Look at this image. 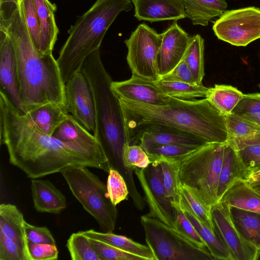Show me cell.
Instances as JSON below:
<instances>
[{"label": "cell", "instance_id": "1", "mask_svg": "<svg viewBox=\"0 0 260 260\" xmlns=\"http://www.w3.org/2000/svg\"><path fill=\"white\" fill-rule=\"evenodd\" d=\"M0 140L10 163L30 179L60 172L69 167L110 170L108 160L75 145L63 143L31 125L0 90Z\"/></svg>", "mask_w": 260, "mask_h": 260}, {"label": "cell", "instance_id": "2", "mask_svg": "<svg viewBox=\"0 0 260 260\" xmlns=\"http://www.w3.org/2000/svg\"><path fill=\"white\" fill-rule=\"evenodd\" d=\"M0 27L6 30L13 46L22 114L48 103L67 105L65 83L57 61L52 53L42 54L35 47L22 1L10 20L0 22Z\"/></svg>", "mask_w": 260, "mask_h": 260}, {"label": "cell", "instance_id": "3", "mask_svg": "<svg viewBox=\"0 0 260 260\" xmlns=\"http://www.w3.org/2000/svg\"><path fill=\"white\" fill-rule=\"evenodd\" d=\"M81 70L87 77L93 94L95 110L94 136L108 158L110 168L118 171L127 185L133 204L141 205L144 198L137 188L133 169L127 167L124 151L129 145L118 96L113 90L112 78L102 61L100 49L85 60Z\"/></svg>", "mask_w": 260, "mask_h": 260}, {"label": "cell", "instance_id": "4", "mask_svg": "<svg viewBox=\"0 0 260 260\" xmlns=\"http://www.w3.org/2000/svg\"><path fill=\"white\" fill-rule=\"evenodd\" d=\"M119 100L128 137L143 127L159 125L191 133L207 143L228 140L225 116L206 98L185 100L170 96L169 104L161 106Z\"/></svg>", "mask_w": 260, "mask_h": 260}, {"label": "cell", "instance_id": "5", "mask_svg": "<svg viewBox=\"0 0 260 260\" xmlns=\"http://www.w3.org/2000/svg\"><path fill=\"white\" fill-rule=\"evenodd\" d=\"M133 8L131 0H96L68 30L69 36L57 59L63 81L81 69L84 61L100 49L109 27L122 11Z\"/></svg>", "mask_w": 260, "mask_h": 260}, {"label": "cell", "instance_id": "6", "mask_svg": "<svg viewBox=\"0 0 260 260\" xmlns=\"http://www.w3.org/2000/svg\"><path fill=\"white\" fill-rule=\"evenodd\" d=\"M60 173L73 195L95 219L101 229L104 232H113L118 210L107 196L106 185L86 167H69Z\"/></svg>", "mask_w": 260, "mask_h": 260}, {"label": "cell", "instance_id": "7", "mask_svg": "<svg viewBox=\"0 0 260 260\" xmlns=\"http://www.w3.org/2000/svg\"><path fill=\"white\" fill-rule=\"evenodd\" d=\"M224 143H208L187 156L180 163L181 184L190 188L207 206L218 202L219 173Z\"/></svg>", "mask_w": 260, "mask_h": 260}, {"label": "cell", "instance_id": "8", "mask_svg": "<svg viewBox=\"0 0 260 260\" xmlns=\"http://www.w3.org/2000/svg\"><path fill=\"white\" fill-rule=\"evenodd\" d=\"M147 245L155 260H213L207 249L199 248L175 229L146 214L141 217Z\"/></svg>", "mask_w": 260, "mask_h": 260}, {"label": "cell", "instance_id": "9", "mask_svg": "<svg viewBox=\"0 0 260 260\" xmlns=\"http://www.w3.org/2000/svg\"><path fill=\"white\" fill-rule=\"evenodd\" d=\"M161 40V34L142 23L125 40L127 62L132 75L151 81L160 79L157 58Z\"/></svg>", "mask_w": 260, "mask_h": 260}, {"label": "cell", "instance_id": "10", "mask_svg": "<svg viewBox=\"0 0 260 260\" xmlns=\"http://www.w3.org/2000/svg\"><path fill=\"white\" fill-rule=\"evenodd\" d=\"M212 28L219 40L236 46H246L260 39V8L225 10Z\"/></svg>", "mask_w": 260, "mask_h": 260}, {"label": "cell", "instance_id": "11", "mask_svg": "<svg viewBox=\"0 0 260 260\" xmlns=\"http://www.w3.org/2000/svg\"><path fill=\"white\" fill-rule=\"evenodd\" d=\"M144 194L149 217L156 218L174 229L176 209L166 197L162 173L158 161H152L148 167L134 170Z\"/></svg>", "mask_w": 260, "mask_h": 260}, {"label": "cell", "instance_id": "12", "mask_svg": "<svg viewBox=\"0 0 260 260\" xmlns=\"http://www.w3.org/2000/svg\"><path fill=\"white\" fill-rule=\"evenodd\" d=\"M215 232L232 254L234 260H256L260 249L247 241L235 226L231 214L230 206L219 201L211 207Z\"/></svg>", "mask_w": 260, "mask_h": 260}, {"label": "cell", "instance_id": "13", "mask_svg": "<svg viewBox=\"0 0 260 260\" xmlns=\"http://www.w3.org/2000/svg\"><path fill=\"white\" fill-rule=\"evenodd\" d=\"M69 113L90 132L95 129V110L90 83L81 70L65 83Z\"/></svg>", "mask_w": 260, "mask_h": 260}, {"label": "cell", "instance_id": "14", "mask_svg": "<svg viewBox=\"0 0 260 260\" xmlns=\"http://www.w3.org/2000/svg\"><path fill=\"white\" fill-rule=\"evenodd\" d=\"M157 58L160 78L170 72L183 59L191 37L174 22L162 34Z\"/></svg>", "mask_w": 260, "mask_h": 260}, {"label": "cell", "instance_id": "15", "mask_svg": "<svg viewBox=\"0 0 260 260\" xmlns=\"http://www.w3.org/2000/svg\"><path fill=\"white\" fill-rule=\"evenodd\" d=\"M111 87L119 98L126 100L155 106L169 104L170 96L165 94L154 81L132 75L126 80L112 81Z\"/></svg>", "mask_w": 260, "mask_h": 260}, {"label": "cell", "instance_id": "16", "mask_svg": "<svg viewBox=\"0 0 260 260\" xmlns=\"http://www.w3.org/2000/svg\"><path fill=\"white\" fill-rule=\"evenodd\" d=\"M1 89L22 114L19 96L15 52L11 40L6 30L0 27Z\"/></svg>", "mask_w": 260, "mask_h": 260}, {"label": "cell", "instance_id": "17", "mask_svg": "<svg viewBox=\"0 0 260 260\" xmlns=\"http://www.w3.org/2000/svg\"><path fill=\"white\" fill-rule=\"evenodd\" d=\"M135 17L150 22L186 18L182 0H135Z\"/></svg>", "mask_w": 260, "mask_h": 260}, {"label": "cell", "instance_id": "18", "mask_svg": "<svg viewBox=\"0 0 260 260\" xmlns=\"http://www.w3.org/2000/svg\"><path fill=\"white\" fill-rule=\"evenodd\" d=\"M52 136L63 143L75 145L98 156L107 158L95 136L70 114L56 128Z\"/></svg>", "mask_w": 260, "mask_h": 260}, {"label": "cell", "instance_id": "19", "mask_svg": "<svg viewBox=\"0 0 260 260\" xmlns=\"http://www.w3.org/2000/svg\"><path fill=\"white\" fill-rule=\"evenodd\" d=\"M30 187L34 206L38 212L56 214L67 207L66 197L50 181L32 179Z\"/></svg>", "mask_w": 260, "mask_h": 260}, {"label": "cell", "instance_id": "20", "mask_svg": "<svg viewBox=\"0 0 260 260\" xmlns=\"http://www.w3.org/2000/svg\"><path fill=\"white\" fill-rule=\"evenodd\" d=\"M26 222L23 214L15 205L1 204L0 232L19 245L31 258L26 235Z\"/></svg>", "mask_w": 260, "mask_h": 260}, {"label": "cell", "instance_id": "21", "mask_svg": "<svg viewBox=\"0 0 260 260\" xmlns=\"http://www.w3.org/2000/svg\"><path fill=\"white\" fill-rule=\"evenodd\" d=\"M69 115L67 105L48 103L38 107L24 115L31 125L44 134L52 136Z\"/></svg>", "mask_w": 260, "mask_h": 260}, {"label": "cell", "instance_id": "22", "mask_svg": "<svg viewBox=\"0 0 260 260\" xmlns=\"http://www.w3.org/2000/svg\"><path fill=\"white\" fill-rule=\"evenodd\" d=\"M40 25V48L42 54L52 53L57 39L58 28L54 13L56 10L55 4L49 0H34Z\"/></svg>", "mask_w": 260, "mask_h": 260}, {"label": "cell", "instance_id": "23", "mask_svg": "<svg viewBox=\"0 0 260 260\" xmlns=\"http://www.w3.org/2000/svg\"><path fill=\"white\" fill-rule=\"evenodd\" d=\"M246 170L237 150L229 142L224 143L219 173L217 196L218 202L231 185L238 179L244 180Z\"/></svg>", "mask_w": 260, "mask_h": 260}, {"label": "cell", "instance_id": "24", "mask_svg": "<svg viewBox=\"0 0 260 260\" xmlns=\"http://www.w3.org/2000/svg\"><path fill=\"white\" fill-rule=\"evenodd\" d=\"M219 201L230 206L260 213V192L241 179H237L231 185Z\"/></svg>", "mask_w": 260, "mask_h": 260}, {"label": "cell", "instance_id": "25", "mask_svg": "<svg viewBox=\"0 0 260 260\" xmlns=\"http://www.w3.org/2000/svg\"><path fill=\"white\" fill-rule=\"evenodd\" d=\"M186 17L193 25L207 26L220 16L228 7L225 0H182Z\"/></svg>", "mask_w": 260, "mask_h": 260}, {"label": "cell", "instance_id": "26", "mask_svg": "<svg viewBox=\"0 0 260 260\" xmlns=\"http://www.w3.org/2000/svg\"><path fill=\"white\" fill-rule=\"evenodd\" d=\"M87 237L98 240L127 252L138 255L143 260H155L150 248L122 235L112 232H99L93 229L81 231Z\"/></svg>", "mask_w": 260, "mask_h": 260}, {"label": "cell", "instance_id": "27", "mask_svg": "<svg viewBox=\"0 0 260 260\" xmlns=\"http://www.w3.org/2000/svg\"><path fill=\"white\" fill-rule=\"evenodd\" d=\"M230 212L233 221L241 235L260 249V213L233 206H230Z\"/></svg>", "mask_w": 260, "mask_h": 260}, {"label": "cell", "instance_id": "28", "mask_svg": "<svg viewBox=\"0 0 260 260\" xmlns=\"http://www.w3.org/2000/svg\"><path fill=\"white\" fill-rule=\"evenodd\" d=\"M180 205L205 242L208 251L214 259L234 260L230 251L217 234L200 221L188 210L182 207L180 203Z\"/></svg>", "mask_w": 260, "mask_h": 260}, {"label": "cell", "instance_id": "29", "mask_svg": "<svg viewBox=\"0 0 260 260\" xmlns=\"http://www.w3.org/2000/svg\"><path fill=\"white\" fill-rule=\"evenodd\" d=\"M243 93L236 87L228 85L215 84L210 87L205 98L224 116L230 114Z\"/></svg>", "mask_w": 260, "mask_h": 260}, {"label": "cell", "instance_id": "30", "mask_svg": "<svg viewBox=\"0 0 260 260\" xmlns=\"http://www.w3.org/2000/svg\"><path fill=\"white\" fill-rule=\"evenodd\" d=\"M202 146L194 145L167 144L151 146L143 149L152 162L169 161L180 162L187 156Z\"/></svg>", "mask_w": 260, "mask_h": 260}, {"label": "cell", "instance_id": "31", "mask_svg": "<svg viewBox=\"0 0 260 260\" xmlns=\"http://www.w3.org/2000/svg\"><path fill=\"white\" fill-rule=\"evenodd\" d=\"M159 88L166 94L185 100L206 98L210 88L201 85L170 81L160 79L154 81Z\"/></svg>", "mask_w": 260, "mask_h": 260}, {"label": "cell", "instance_id": "32", "mask_svg": "<svg viewBox=\"0 0 260 260\" xmlns=\"http://www.w3.org/2000/svg\"><path fill=\"white\" fill-rule=\"evenodd\" d=\"M180 205L188 210L200 221L215 232L211 209L190 188L181 184Z\"/></svg>", "mask_w": 260, "mask_h": 260}, {"label": "cell", "instance_id": "33", "mask_svg": "<svg viewBox=\"0 0 260 260\" xmlns=\"http://www.w3.org/2000/svg\"><path fill=\"white\" fill-rule=\"evenodd\" d=\"M204 40L199 34L191 37L183 59L197 83L202 84L204 73Z\"/></svg>", "mask_w": 260, "mask_h": 260}, {"label": "cell", "instance_id": "34", "mask_svg": "<svg viewBox=\"0 0 260 260\" xmlns=\"http://www.w3.org/2000/svg\"><path fill=\"white\" fill-rule=\"evenodd\" d=\"M160 165L166 197L172 204L180 202L181 182L179 175L180 163L169 161H158Z\"/></svg>", "mask_w": 260, "mask_h": 260}, {"label": "cell", "instance_id": "35", "mask_svg": "<svg viewBox=\"0 0 260 260\" xmlns=\"http://www.w3.org/2000/svg\"><path fill=\"white\" fill-rule=\"evenodd\" d=\"M66 247L72 260H100L89 238L81 231L73 233L70 236Z\"/></svg>", "mask_w": 260, "mask_h": 260}, {"label": "cell", "instance_id": "36", "mask_svg": "<svg viewBox=\"0 0 260 260\" xmlns=\"http://www.w3.org/2000/svg\"><path fill=\"white\" fill-rule=\"evenodd\" d=\"M225 117L229 138H244L260 133L259 125L241 116L231 113Z\"/></svg>", "mask_w": 260, "mask_h": 260}, {"label": "cell", "instance_id": "37", "mask_svg": "<svg viewBox=\"0 0 260 260\" xmlns=\"http://www.w3.org/2000/svg\"><path fill=\"white\" fill-rule=\"evenodd\" d=\"M172 206L176 209L177 211L174 226L175 230L196 246L203 249H207L205 242L186 216L180 207V203L173 204Z\"/></svg>", "mask_w": 260, "mask_h": 260}, {"label": "cell", "instance_id": "38", "mask_svg": "<svg viewBox=\"0 0 260 260\" xmlns=\"http://www.w3.org/2000/svg\"><path fill=\"white\" fill-rule=\"evenodd\" d=\"M107 196L112 203L117 206L129 195L125 180L117 170L110 168L107 181Z\"/></svg>", "mask_w": 260, "mask_h": 260}, {"label": "cell", "instance_id": "39", "mask_svg": "<svg viewBox=\"0 0 260 260\" xmlns=\"http://www.w3.org/2000/svg\"><path fill=\"white\" fill-rule=\"evenodd\" d=\"M89 241L100 260H143L138 255L127 252L103 241L91 238H89Z\"/></svg>", "mask_w": 260, "mask_h": 260}, {"label": "cell", "instance_id": "40", "mask_svg": "<svg viewBox=\"0 0 260 260\" xmlns=\"http://www.w3.org/2000/svg\"><path fill=\"white\" fill-rule=\"evenodd\" d=\"M22 6L26 25L32 42L39 52L40 48V25L34 0H22Z\"/></svg>", "mask_w": 260, "mask_h": 260}, {"label": "cell", "instance_id": "41", "mask_svg": "<svg viewBox=\"0 0 260 260\" xmlns=\"http://www.w3.org/2000/svg\"><path fill=\"white\" fill-rule=\"evenodd\" d=\"M124 160L126 166L133 170L145 168L152 162L147 153L139 144L128 145L125 147Z\"/></svg>", "mask_w": 260, "mask_h": 260}, {"label": "cell", "instance_id": "42", "mask_svg": "<svg viewBox=\"0 0 260 260\" xmlns=\"http://www.w3.org/2000/svg\"><path fill=\"white\" fill-rule=\"evenodd\" d=\"M0 260H32L13 240L0 232Z\"/></svg>", "mask_w": 260, "mask_h": 260}, {"label": "cell", "instance_id": "43", "mask_svg": "<svg viewBox=\"0 0 260 260\" xmlns=\"http://www.w3.org/2000/svg\"><path fill=\"white\" fill-rule=\"evenodd\" d=\"M260 113V93L244 94L232 113L240 116H251Z\"/></svg>", "mask_w": 260, "mask_h": 260}, {"label": "cell", "instance_id": "44", "mask_svg": "<svg viewBox=\"0 0 260 260\" xmlns=\"http://www.w3.org/2000/svg\"><path fill=\"white\" fill-rule=\"evenodd\" d=\"M237 150L245 167V176L247 172L260 165V142L246 146Z\"/></svg>", "mask_w": 260, "mask_h": 260}, {"label": "cell", "instance_id": "45", "mask_svg": "<svg viewBox=\"0 0 260 260\" xmlns=\"http://www.w3.org/2000/svg\"><path fill=\"white\" fill-rule=\"evenodd\" d=\"M25 231L28 242L36 244H50L56 245L53 236L46 226H37L26 222Z\"/></svg>", "mask_w": 260, "mask_h": 260}, {"label": "cell", "instance_id": "46", "mask_svg": "<svg viewBox=\"0 0 260 260\" xmlns=\"http://www.w3.org/2000/svg\"><path fill=\"white\" fill-rule=\"evenodd\" d=\"M32 260H55L58 257V250L56 245L50 244L28 243Z\"/></svg>", "mask_w": 260, "mask_h": 260}, {"label": "cell", "instance_id": "47", "mask_svg": "<svg viewBox=\"0 0 260 260\" xmlns=\"http://www.w3.org/2000/svg\"><path fill=\"white\" fill-rule=\"evenodd\" d=\"M160 79L167 81L198 84L183 59L170 72L162 76Z\"/></svg>", "mask_w": 260, "mask_h": 260}, {"label": "cell", "instance_id": "48", "mask_svg": "<svg viewBox=\"0 0 260 260\" xmlns=\"http://www.w3.org/2000/svg\"><path fill=\"white\" fill-rule=\"evenodd\" d=\"M22 0H0V22L10 20Z\"/></svg>", "mask_w": 260, "mask_h": 260}, {"label": "cell", "instance_id": "49", "mask_svg": "<svg viewBox=\"0 0 260 260\" xmlns=\"http://www.w3.org/2000/svg\"><path fill=\"white\" fill-rule=\"evenodd\" d=\"M260 178V165L247 172L244 180L246 181L254 180Z\"/></svg>", "mask_w": 260, "mask_h": 260}, {"label": "cell", "instance_id": "50", "mask_svg": "<svg viewBox=\"0 0 260 260\" xmlns=\"http://www.w3.org/2000/svg\"><path fill=\"white\" fill-rule=\"evenodd\" d=\"M241 117L252 121L260 126V113L253 115Z\"/></svg>", "mask_w": 260, "mask_h": 260}, {"label": "cell", "instance_id": "51", "mask_svg": "<svg viewBox=\"0 0 260 260\" xmlns=\"http://www.w3.org/2000/svg\"><path fill=\"white\" fill-rule=\"evenodd\" d=\"M251 187L260 192V178L246 181Z\"/></svg>", "mask_w": 260, "mask_h": 260}, {"label": "cell", "instance_id": "52", "mask_svg": "<svg viewBox=\"0 0 260 260\" xmlns=\"http://www.w3.org/2000/svg\"><path fill=\"white\" fill-rule=\"evenodd\" d=\"M131 1L133 2V3L135 1V0H131Z\"/></svg>", "mask_w": 260, "mask_h": 260}, {"label": "cell", "instance_id": "53", "mask_svg": "<svg viewBox=\"0 0 260 260\" xmlns=\"http://www.w3.org/2000/svg\"><path fill=\"white\" fill-rule=\"evenodd\" d=\"M259 87H260V84L259 85Z\"/></svg>", "mask_w": 260, "mask_h": 260}]
</instances>
